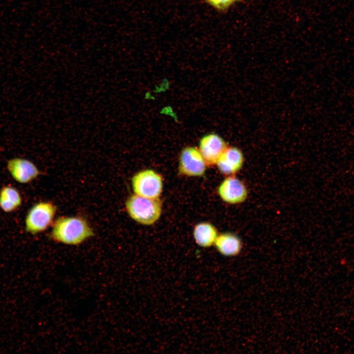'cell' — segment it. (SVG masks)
Masks as SVG:
<instances>
[{"label":"cell","mask_w":354,"mask_h":354,"mask_svg":"<svg viewBox=\"0 0 354 354\" xmlns=\"http://www.w3.org/2000/svg\"><path fill=\"white\" fill-rule=\"evenodd\" d=\"M214 244L217 250L225 256H236L242 248L239 237L231 233H224L217 236Z\"/></svg>","instance_id":"10"},{"label":"cell","mask_w":354,"mask_h":354,"mask_svg":"<svg viewBox=\"0 0 354 354\" xmlns=\"http://www.w3.org/2000/svg\"><path fill=\"white\" fill-rule=\"evenodd\" d=\"M22 199L18 189L11 185L3 186L0 190V208L4 212H11L22 205Z\"/></svg>","instance_id":"11"},{"label":"cell","mask_w":354,"mask_h":354,"mask_svg":"<svg viewBox=\"0 0 354 354\" xmlns=\"http://www.w3.org/2000/svg\"><path fill=\"white\" fill-rule=\"evenodd\" d=\"M224 140L218 135L209 134L203 137L199 144V150L206 164H216L227 148Z\"/></svg>","instance_id":"7"},{"label":"cell","mask_w":354,"mask_h":354,"mask_svg":"<svg viewBox=\"0 0 354 354\" xmlns=\"http://www.w3.org/2000/svg\"><path fill=\"white\" fill-rule=\"evenodd\" d=\"M126 208L130 216L144 225L154 223L160 217L162 204L158 198H149L132 195L127 199Z\"/></svg>","instance_id":"2"},{"label":"cell","mask_w":354,"mask_h":354,"mask_svg":"<svg viewBox=\"0 0 354 354\" xmlns=\"http://www.w3.org/2000/svg\"><path fill=\"white\" fill-rule=\"evenodd\" d=\"M193 235L197 244L203 247L211 246L214 243L217 236L215 228L206 222L197 225L194 228Z\"/></svg>","instance_id":"12"},{"label":"cell","mask_w":354,"mask_h":354,"mask_svg":"<svg viewBox=\"0 0 354 354\" xmlns=\"http://www.w3.org/2000/svg\"><path fill=\"white\" fill-rule=\"evenodd\" d=\"M93 235L92 229L84 219L60 217L54 222L50 236L56 242L78 245Z\"/></svg>","instance_id":"1"},{"label":"cell","mask_w":354,"mask_h":354,"mask_svg":"<svg viewBox=\"0 0 354 354\" xmlns=\"http://www.w3.org/2000/svg\"><path fill=\"white\" fill-rule=\"evenodd\" d=\"M57 207L49 202H40L34 205L25 218V231L32 235L46 230L54 218Z\"/></svg>","instance_id":"3"},{"label":"cell","mask_w":354,"mask_h":354,"mask_svg":"<svg viewBox=\"0 0 354 354\" xmlns=\"http://www.w3.org/2000/svg\"><path fill=\"white\" fill-rule=\"evenodd\" d=\"M244 157L242 151L235 147H227L217 162L220 172L225 175H232L242 167Z\"/></svg>","instance_id":"9"},{"label":"cell","mask_w":354,"mask_h":354,"mask_svg":"<svg viewBox=\"0 0 354 354\" xmlns=\"http://www.w3.org/2000/svg\"><path fill=\"white\" fill-rule=\"evenodd\" d=\"M221 198L225 202L236 204L244 202L247 197V190L243 183L236 177L225 178L218 189Z\"/></svg>","instance_id":"8"},{"label":"cell","mask_w":354,"mask_h":354,"mask_svg":"<svg viewBox=\"0 0 354 354\" xmlns=\"http://www.w3.org/2000/svg\"><path fill=\"white\" fill-rule=\"evenodd\" d=\"M6 167L12 178L20 183H28L39 174L38 168L32 162L23 158L15 157L9 160Z\"/></svg>","instance_id":"6"},{"label":"cell","mask_w":354,"mask_h":354,"mask_svg":"<svg viewBox=\"0 0 354 354\" xmlns=\"http://www.w3.org/2000/svg\"><path fill=\"white\" fill-rule=\"evenodd\" d=\"M132 185L136 194L147 198H158L162 191L161 176L152 170L142 171L134 176Z\"/></svg>","instance_id":"4"},{"label":"cell","mask_w":354,"mask_h":354,"mask_svg":"<svg viewBox=\"0 0 354 354\" xmlns=\"http://www.w3.org/2000/svg\"><path fill=\"white\" fill-rule=\"evenodd\" d=\"M240 0H206L214 8L220 11L228 9L232 4Z\"/></svg>","instance_id":"13"},{"label":"cell","mask_w":354,"mask_h":354,"mask_svg":"<svg viewBox=\"0 0 354 354\" xmlns=\"http://www.w3.org/2000/svg\"><path fill=\"white\" fill-rule=\"evenodd\" d=\"M206 163L200 150L188 147L181 151L179 162V172L188 176H201L206 170Z\"/></svg>","instance_id":"5"}]
</instances>
